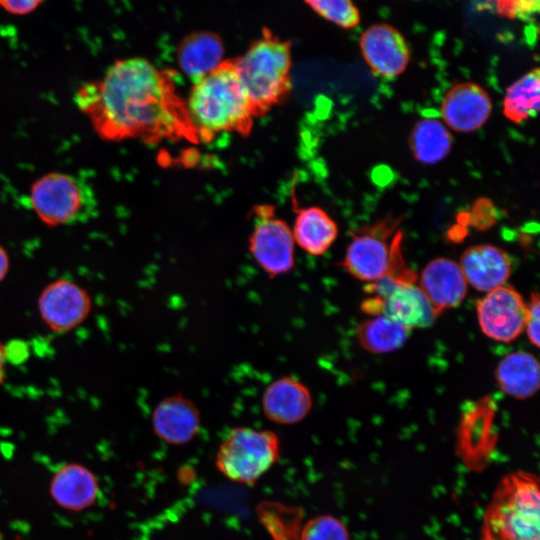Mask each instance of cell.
<instances>
[{
    "label": "cell",
    "instance_id": "ffe728a7",
    "mask_svg": "<svg viewBox=\"0 0 540 540\" xmlns=\"http://www.w3.org/2000/svg\"><path fill=\"white\" fill-rule=\"evenodd\" d=\"M291 230L295 244L312 256L326 253L338 235L336 222L317 206L298 209Z\"/></svg>",
    "mask_w": 540,
    "mask_h": 540
},
{
    "label": "cell",
    "instance_id": "30bf717a",
    "mask_svg": "<svg viewBox=\"0 0 540 540\" xmlns=\"http://www.w3.org/2000/svg\"><path fill=\"white\" fill-rule=\"evenodd\" d=\"M476 311L482 332L493 340L513 341L525 329L527 303L509 285L487 292L478 301Z\"/></svg>",
    "mask_w": 540,
    "mask_h": 540
},
{
    "label": "cell",
    "instance_id": "7c38bea8",
    "mask_svg": "<svg viewBox=\"0 0 540 540\" xmlns=\"http://www.w3.org/2000/svg\"><path fill=\"white\" fill-rule=\"evenodd\" d=\"M364 60L378 76L392 79L402 74L410 60V50L403 35L387 24H376L360 39Z\"/></svg>",
    "mask_w": 540,
    "mask_h": 540
},
{
    "label": "cell",
    "instance_id": "1f68e13d",
    "mask_svg": "<svg viewBox=\"0 0 540 540\" xmlns=\"http://www.w3.org/2000/svg\"><path fill=\"white\" fill-rule=\"evenodd\" d=\"M10 269V257L7 250L0 244V283L6 278Z\"/></svg>",
    "mask_w": 540,
    "mask_h": 540
},
{
    "label": "cell",
    "instance_id": "8fae6325",
    "mask_svg": "<svg viewBox=\"0 0 540 540\" xmlns=\"http://www.w3.org/2000/svg\"><path fill=\"white\" fill-rule=\"evenodd\" d=\"M368 293L377 295L383 302V315L409 328L430 326L436 314L416 283L402 282L385 276L367 285Z\"/></svg>",
    "mask_w": 540,
    "mask_h": 540
},
{
    "label": "cell",
    "instance_id": "5b68a950",
    "mask_svg": "<svg viewBox=\"0 0 540 540\" xmlns=\"http://www.w3.org/2000/svg\"><path fill=\"white\" fill-rule=\"evenodd\" d=\"M29 205L48 227L85 223L98 214V201L84 178L64 172H49L29 189Z\"/></svg>",
    "mask_w": 540,
    "mask_h": 540
},
{
    "label": "cell",
    "instance_id": "6da1fadb",
    "mask_svg": "<svg viewBox=\"0 0 540 540\" xmlns=\"http://www.w3.org/2000/svg\"><path fill=\"white\" fill-rule=\"evenodd\" d=\"M74 101L101 140L200 143L173 71L145 58L117 59L101 78L79 86Z\"/></svg>",
    "mask_w": 540,
    "mask_h": 540
},
{
    "label": "cell",
    "instance_id": "f1b7e54d",
    "mask_svg": "<svg viewBox=\"0 0 540 540\" xmlns=\"http://www.w3.org/2000/svg\"><path fill=\"white\" fill-rule=\"evenodd\" d=\"M539 316V295L537 292H533L531 294V299L527 304L525 331L530 342L537 348L539 347Z\"/></svg>",
    "mask_w": 540,
    "mask_h": 540
},
{
    "label": "cell",
    "instance_id": "277c9868",
    "mask_svg": "<svg viewBox=\"0 0 540 540\" xmlns=\"http://www.w3.org/2000/svg\"><path fill=\"white\" fill-rule=\"evenodd\" d=\"M538 477L511 472L500 480L483 515L480 540H540Z\"/></svg>",
    "mask_w": 540,
    "mask_h": 540
},
{
    "label": "cell",
    "instance_id": "52a82bcc",
    "mask_svg": "<svg viewBox=\"0 0 540 540\" xmlns=\"http://www.w3.org/2000/svg\"><path fill=\"white\" fill-rule=\"evenodd\" d=\"M401 219L389 214L354 230L340 265L356 279L368 283L387 276L394 252L402 244Z\"/></svg>",
    "mask_w": 540,
    "mask_h": 540
},
{
    "label": "cell",
    "instance_id": "8992f818",
    "mask_svg": "<svg viewBox=\"0 0 540 540\" xmlns=\"http://www.w3.org/2000/svg\"><path fill=\"white\" fill-rule=\"evenodd\" d=\"M280 453V439L275 432L238 426L220 443L215 465L229 480L253 485L278 461Z\"/></svg>",
    "mask_w": 540,
    "mask_h": 540
},
{
    "label": "cell",
    "instance_id": "d4e9b609",
    "mask_svg": "<svg viewBox=\"0 0 540 540\" xmlns=\"http://www.w3.org/2000/svg\"><path fill=\"white\" fill-rule=\"evenodd\" d=\"M322 18L350 29L360 22V15L352 0H304Z\"/></svg>",
    "mask_w": 540,
    "mask_h": 540
},
{
    "label": "cell",
    "instance_id": "ba28073f",
    "mask_svg": "<svg viewBox=\"0 0 540 540\" xmlns=\"http://www.w3.org/2000/svg\"><path fill=\"white\" fill-rule=\"evenodd\" d=\"M252 220L248 249L255 262L271 279L289 273L295 267V242L289 225L271 204L254 205Z\"/></svg>",
    "mask_w": 540,
    "mask_h": 540
},
{
    "label": "cell",
    "instance_id": "d6986e66",
    "mask_svg": "<svg viewBox=\"0 0 540 540\" xmlns=\"http://www.w3.org/2000/svg\"><path fill=\"white\" fill-rule=\"evenodd\" d=\"M224 44L214 32L203 30L185 36L177 48V63L193 82L224 61Z\"/></svg>",
    "mask_w": 540,
    "mask_h": 540
},
{
    "label": "cell",
    "instance_id": "2e32d148",
    "mask_svg": "<svg viewBox=\"0 0 540 540\" xmlns=\"http://www.w3.org/2000/svg\"><path fill=\"white\" fill-rule=\"evenodd\" d=\"M419 287L436 316L460 305L467 293V281L459 264L444 257L435 258L425 266Z\"/></svg>",
    "mask_w": 540,
    "mask_h": 540
},
{
    "label": "cell",
    "instance_id": "e0dca14e",
    "mask_svg": "<svg viewBox=\"0 0 540 540\" xmlns=\"http://www.w3.org/2000/svg\"><path fill=\"white\" fill-rule=\"evenodd\" d=\"M459 266L467 284L487 293L507 282L512 271V260L503 249L480 244L464 250Z\"/></svg>",
    "mask_w": 540,
    "mask_h": 540
},
{
    "label": "cell",
    "instance_id": "7402d4cb",
    "mask_svg": "<svg viewBox=\"0 0 540 540\" xmlns=\"http://www.w3.org/2000/svg\"><path fill=\"white\" fill-rule=\"evenodd\" d=\"M409 146L418 162L435 164L449 154L452 136L440 120L424 118L414 125L409 138Z\"/></svg>",
    "mask_w": 540,
    "mask_h": 540
},
{
    "label": "cell",
    "instance_id": "5bb4252c",
    "mask_svg": "<svg viewBox=\"0 0 540 540\" xmlns=\"http://www.w3.org/2000/svg\"><path fill=\"white\" fill-rule=\"evenodd\" d=\"M197 405L181 393L163 398L151 415L155 435L169 445L189 443L201 427Z\"/></svg>",
    "mask_w": 540,
    "mask_h": 540
},
{
    "label": "cell",
    "instance_id": "603a6c76",
    "mask_svg": "<svg viewBox=\"0 0 540 540\" xmlns=\"http://www.w3.org/2000/svg\"><path fill=\"white\" fill-rule=\"evenodd\" d=\"M411 330L385 315L360 323L356 336L362 348L373 353H389L402 347Z\"/></svg>",
    "mask_w": 540,
    "mask_h": 540
},
{
    "label": "cell",
    "instance_id": "4dcf8cb0",
    "mask_svg": "<svg viewBox=\"0 0 540 540\" xmlns=\"http://www.w3.org/2000/svg\"><path fill=\"white\" fill-rule=\"evenodd\" d=\"M361 309L364 313L371 316L383 315L382 299L377 295H373L362 302Z\"/></svg>",
    "mask_w": 540,
    "mask_h": 540
},
{
    "label": "cell",
    "instance_id": "cb8c5ba5",
    "mask_svg": "<svg viewBox=\"0 0 540 540\" xmlns=\"http://www.w3.org/2000/svg\"><path fill=\"white\" fill-rule=\"evenodd\" d=\"M539 78V69L535 68L507 88L503 113L511 122L521 123L539 111Z\"/></svg>",
    "mask_w": 540,
    "mask_h": 540
},
{
    "label": "cell",
    "instance_id": "3957f363",
    "mask_svg": "<svg viewBox=\"0 0 540 540\" xmlns=\"http://www.w3.org/2000/svg\"><path fill=\"white\" fill-rule=\"evenodd\" d=\"M233 63L255 118L265 116L290 95L291 44L269 29H263L262 35Z\"/></svg>",
    "mask_w": 540,
    "mask_h": 540
},
{
    "label": "cell",
    "instance_id": "f546056e",
    "mask_svg": "<svg viewBox=\"0 0 540 540\" xmlns=\"http://www.w3.org/2000/svg\"><path fill=\"white\" fill-rule=\"evenodd\" d=\"M44 0H0V7L15 16L28 15L37 10Z\"/></svg>",
    "mask_w": 540,
    "mask_h": 540
},
{
    "label": "cell",
    "instance_id": "4316f807",
    "mask_svg": "<svg viewBox=\"0 0 540 540\" xmlns=\"http://www.w3.org/2000/svg\"><path fill=\"white\" fill-rule=\"evenodd\" d=\"M496 5L497 12L509 19L528 20L539 12V0H488Z\"/></svg>",
    "mask_w": 540,
    "mask_h": 540
},
{
    "label": "cell",
    "instance_id": "44dd1931",
    "mask_svg": "<svg viewBox=\"0 0 540 540\" xmlns=\"http://www.w3.org/2000/svg\"><path fill=\"white\" fill-rule=\"evenodd\" d=\"M539 372V363L534 355L517 351L499 362L495 376L505 394L517 399H526L539 389Z\"/></svg>",
    "mask_w": 540,
    "mask_h": 540
},
{
    "label": "cell",
    "instance_id": "d6a6232c",
    "mask_svg": "<svg viewBox=\"0 0 540 540\" xmlns=\"http://www.w3.org/2000/svg\"><path fill=\"white\" fill-rule=\"evenodd\" d=\"M8 350L7 347L0 342V386L4 383L7 371Z\"/></svg>",
    "mask_w": 540,
    "mask_h": 540
},
{
    "label": "cell",
    "instance_id": "ac0fdd59",
    "mask_svg": "<svg viewBox=\"0 0 540 540\" xmlns=\"http://www.w3.org/2000/svg\"><path fill=\"white\" fill-rule=\"evenodd\" d=\"M50 493L60 507L80 511L94 504L99 486L95 475L87 467L70 463L54 474Z\"/></svg>",
    "mask_w": 540,
    "mask_h": 540
},
{
    "label": "cell",
    "instance_id": "83f0119b",
    "mask_svg": "<svg viewBox=\"0 0 540 540\" xmlns=\"http://www.w3.org/2000/svg\"><path fill=\"white\" fill-rule=\"evenodd\" d=\"M468 223L478 230L491 228L497 221V210L488 198H479L470 212L467 213Z\"/></svg>",
    "mask_w": 540,
    "mask_h": 540
},
{
    "label": "cell",
    "instance_id": "9c48e42d",
    "mask_svg": "<svg viewBox=\"0 0 540 540\" xmlns=\"http://www.w3.org/2000/svg\"><path fill=\"white\" fill-rule=\"evenodd\" d=\"M92 298L80 284L59 278L48 283L37 298V311L49 330L67 333L90 315Z\"/></svg>",
    "mask_w": 540,
    "mask_h": 540
},
{
    "label": "cell",
    "instance_id": "9a60e30c",
    "mask_svg": "<svg viewBox=\"0 0 540 540\" xmlns=\"http://www.w3.org/2000/svg\"><path fill=\"white\" fill-rule=\"evenodd\" d=\"M313 406L309 388L293 376H282L264 390L261 407L265 417L279 425L302 421Z\"/></svg>",
    "mask_w": 540,
    "mask_h": 540
},
{
    "label": "cell",
    "instance_id": "484cf974",
    "mask_svg": "<svg viewBox=\"0 0 540 540\" xmlns=\"http://www.w3.org/2000/svg\"><path fill=\"white\" fill-rule=\"evenodd\" d=\"M300 540H351L344 522L333 515L311 518L300 533Z\"/></svg>",
    "mask_w": 540,
    "mask_h": 540
},
{
    "label": "cell",
    "instance_id": "7a4b0ae2",
    "mask_svg": "<svg viewBox=\"0 0 540 540\" xmlns=\"http://www.w3.org/2000/svg\"><path fill=\"white\" fill-rule=\"evenodd\" d=\"M185 100L200 142L224 132L247 136L252 131L255 117L233 59L194 81Z\"/></svg>",
    "mask_w": 540,
    "mask_h": 540
},
{
    "label": "cell",
    "instance_id": "4fadbf2b",
    "mask_svg": "<svg viewBox=\"0 0 540 540\" xmlns=\"http://www.w3.org/2000/svg\"><path fill=\"white\" fill-rule=\"evenodd\" d=\"M492 111L489 94L473 82H461L452 86L441 104L445 124L456 132H472L485 124Z\"/></svg>",
    "mask_w": 540,
    "mask_h": 540
}]
</instances>
